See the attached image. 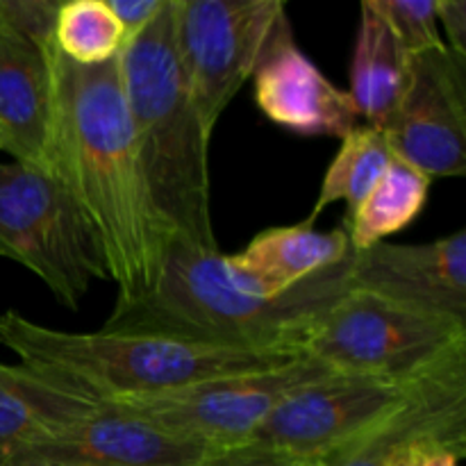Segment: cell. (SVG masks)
<instances>
[{"label": "cell", "instance_id": "cell-11", "mask_svg": "<svg viewBox=\"0 0 466 466\" xmlns=\"http://www.w3.org/2000/svg\"><path fill=\"white\" fill-rule=\"evenodd\" d=\"M350 289L466 321V230L431 244H382L353 250Z\"/></svg>", "mask_w": 466, "mask_h": 466}, {"label": "cell", "instance_id": "cell-19", "mask_svg": "<svg viewBox=\"0 0 466 466\" xmlns=\"http://www.w3.org/2000/svg\"><path fill=\"white\" fill-rule=\"evenodd\" d=\"M431 187L432 177L394 155L367 198L341 223L349 232L350 248L360 253L405 230L426 208Z\"/></svg>", "mask_w": 466, "mask_h": 466}, {"label": "cell", "instance_id": "cell-15", "mask_svg": "<svg viewBox=\"0 0 466 466\" xmlns=\"http://www.w3.org/2000/svg\"><path fill=\"white\" fill-rule=\"evenodd\" d=\"M53 80L48 53L0 25V150L50 173Z\"/></svg>", "mask_w": 466, "mask_h": 466}, {"label": "cell", "instance_id": "cell-25", "mask_svg": "<svg viewBox=\"0 0 466 466\" xmlns=\"http://www.w3.org/2000/svg\"><path fill=\"white\" fill-rule=\"evenodd\" d=\"M196 466H323V462L300 460L294 455L280 453V451L267 449V446L246 444L235 449L214 451L212 455Z\"/></svg>", "mask_w": 466, "mask_h": 466}, {"label": "cell", "instance_id": "cell-21", "mask_svg": "<svg viewBox=\"0 0 466 466\" xmlns=\"http://www.w3.org/2000/svg\"><path fill=\"white\" fill-rule=\"evenodd\" d=\"M126 36L107 0H68L55 21V50L77 66H100L121 57Z\"/></svg>", "mask_w": 466, "mask_h": 466}, {"label": "cell", "instance_id": "cell-6", "mask_svg": "<svg viewBox=\"0 0 466 466\" xmlns=\"http://www.w3.org/2000/svg\"><path fill=\"white\" fill-rule=\"evenodd\" d=\"M466 349V321L349 289L309 339L305 355L332 371L414 380Z\"/></svg>", "mask_w": 466, "mask_h": 466}, {"label": "cell", "instance_id": "cell-14", "mask_svg": "<svg viewBox=\"0 0 466 466\" xmlns=\"http://www.w3.org/2000/svg\"><path fill=\"white\" fill-rule=\"evenodd\" d=\"M421 435L466 444V349L419 376L408 399L323 466H385L403 441Z\"/></svg>", "mask_w": 466, "mask_h": 466}, {"label": "cell", "instance_id": "cell-27", "mask_svg": "<svg viewBox=\"0 0 466 466\" xmlns=\"http://www.w3.org/2000/svg\"><path fill=\"white\" fill-rule=\"evenodd\" d=\"M437 23L446 32V48L466 59V3L464 0H437Z\"/></svg>", "mask_w": 466, "mask_h": 466}, {"label": "cell", "instance_id": "cell-12", "mask_svg": "<svg viewBox=\"0 0 466 466\" xmlns=\"http://www.w3.org/2000/svg\"><path fill=\"white\" fill-rule=\"evenodd\" d=\"M253 80L259 112L287 132L344 139L360 126V114L349 91L332 85L330 77L299 48L289 21L273 35Z\"/></svg>", "mask_w": 466, "mask_h": 466}, {"label": "cell", "instance_id": "cell-13", "mask_svg": "<svg viewBox=\"0 0 466 466\" xmlns=\"http://www.w3.org/2000/svg\"><path fill=\"white\" fill-rule=\"evenodd\" d=\"M25 451L96 466H196L214 453L114 405H94Z\"/></svg>", "mask_w": 466, "mask_h": 466}, {"label": "cell", "instance_id": "cell-16", "mask_svg": "<svg viewBox=\"0 0 466 466\" xmlns=\"http://www.w3.org/2000/svg\"><path fill=\"white\" fill-rule=\"evenodd\" d=\"M353 255L344 226L317 230L314 223L268 228L244 250L226 255L228 267L259 294L280 299L309 278L346 262Z\"/></svg>", "mask_w": 466, "mask_h": 466}, {"label": "cell", "instance_id": "cell-1", "mask_svg": "<svg viewBox=\"0 0 466 466\" xmlns=\"http://www.w3.org/2000/svg\"><path fill=\"white\" fill-rule=\"evenodd\" d=\"M53 80L50 176L98 237L116 305L155 285L168 235L148 196L121 77V57L77 66L48 50Z\"/></svg>", "mask_w": 466, "mask_h": 466}, {"label": "cell", "instance_id": "cell-24", "mask_svg": "<svg viewBox=\"0 0 466 466\" xmlns=\"http://www.w3.org/2000/svg\"><path fill=\"white\" fill-rule=\"evenodd\" d=\"M466 444H458L446 437L421 435L403 441L390 455L385 466H462Z\"/></svg>", "mask_w": 466, "mask_h": 466}, {"label": "cell", "instance_id": "cell-23", "mask_svg": "<svg viewBox=\"0 0 466 466\" xmlns=\"http://www.w3.org/2000/svg\"><path fill=\"white\" fill-rule=\"evenodd\" d=\"M59 0H0V25L48 53L55 48Z\"/></svg>", "mask_w": 466, "mask_h": 466}, {"label": "cell", "instance_id": "cell-7", "mask_svg": "<svg viewBox=\"0 0 466 466\" xmlns=\"http://www.w3.org/2000/svg\"><path fill=\"white\" fill-rule=\"evenodd\" d=\"M285 21L280 0H176L177 59L209 135Z\"/></svg>", "mask_w": 466, "mask_h": 466}, {"label": "cell", "instance_id": "cell-9", "mask_svg": "<svg viewBox=\"0 0 466 466\" xmlns=\"http://www.w3.org/2000/svg\"><path fill=\"white\" fill-rule=\"evenodd\" d=\"M414 380L371 373H323L291 390L255 432L250 444L326 462L399 408L408 399Z\"/></svg>", "mask_w": 466, "mask_h": 466}, {"label": "cell", "instance_id": "cell-5", "mask_svg": "<svg viewBox=\"0 0 466 466\" xmlns=\"http://www.w3.org/2000/svg\"><path fill=\"white\" fill-rule=\"evenodd\" d=\"M0 258L35 273L68 309L109 280L98 237L62 182L16 162L0 164Z\"/></svg>", "mask_w": 466, "mask_h": 466}, {"label": "cell", "instance_id": "cell-3", "mask_svg": "<svg viewBox=\"0 0 466 466\" xmlns=\"http://www.w3.org/2000/svg\"><path fill=\"white\" fill-rule=\"evenodd\" d=\"M0 346L16 355L23 369L94 405L150 399L294 360L148 330H57L14 309L0 314Z\"/></svg>", "mask_w": 466, "mask_h": 466}, {"label": "cell", "instance_id": "cell-28", "mask_svg": "<svg viewBox=\"0 0 466 466\" xmlns=\"http://www.w3.org/2000/svg\"><path fill=\"white\" fill-rule=\"evenodd\" d=\"M0 466H96L85 462H73V460H59L50 458V455L35 453V451H18V453L9 455Z\"/></svg>", "mask_w": 466, "mask_h": 466}, {"label": "cell", "instance_id": "cell-18", "mask_svg": "<svg viewBox=\"0 0 466 466\" xmlns=\"http://www.w3.org/2000/svg\"><path fill=\"white\" fill-rule=\"evenodd\" d=\"M91 408L94 403L50 385L21 364H0V464Z\"/></svg>", "mask_w": 466, "mask_h": 466}, {"label": "cell", "instance_id": "cell-4", "mask_svg": "<svg viewBox=\"0 0 466 466\" xmlns=\"http://www.w3.org/2000/svg\"><path fill=\"white\" fill-rule=\"evenodd\" d=\"M121 77L137 155L168 239L218 250L212 223L209 144L176 46V0L123 48Z\"/></svg>", "mask_w": 466, "mask_h": 466}, {"label": "cell", "instance_id": "cell-20", "mask_svg": "<svg viewBox=\"0 0 466 466\" xmlns=\"http://www.w3.org/2000/svg\"><path fill=\"white\" fill-rule=\"evenodd\" d=\"M391 159H394V153H391L385 130L364 126V123L353 127L341 139L339 150L328 167L308 221L314 223L323 209L335 203H344L346 217H350L358 205L367 198L369 191L376 187Z\"/></svg>", "mask_w": 466, "mask_h": 466}, {"label": "cell", "instance_id": "cell-2", "mask_svg": "<svg viewBox=\"0 0 466 466\" xmlns=\"http://www.w3.org/2000/svg\"><path fill=\"white\" fill-rule=\"evenodd\" d=\"M350 262L353 255L280 299H271L239 280L221 250L168 241L148 294L135 303L114 305L103 328L162 332L299 358L332 305L350 289Z\"/></svg>", "mask_w": 466, "mask_h": 466}, {"label": "cell", "instance_id": "cell-10", "mask_svg": "<svg viewBox=\"0 0 466 466\" xmlns=\"http://www.w3.org/2000/svg\"><path fill=\"white\" fill-rule=\"evenodd\" d=\"M391 153L428 177L466 173V59L449 48L412 57L410 85L387 127Z\"/></svg>", "mask_w": 466, "mask_h": 466}, {"label": "cell", "instance_id": "cell-22", "mask_svg": "<svg viewBox=\"0 0 466 466\" xmlns=\"http://www.w3.org/2000/svg\"><path fill=\"white\" fill-rule=\"evenodd\" d=\"M435 3L437 0H369L408 57L446 48Z\"/></svg>", "mask_w": 466, "mask_h": 466}, {"label": "cell", "instance_id": "cell-8", "mask_svg": "<svg viewBox=\"0 0 466 466\" xmlns=\"http://www.w3.org/2000/svg\"><path fill=\"white\" fill-rule=\"evenodd\" d=\"M330 371L326 364L300 355L278 367L212 378L150 399L105 405L223 451L250 444L255 432L291 390Z\"/></svg>", "mask_w": 466, "mask_h": 466}, {"label": "cell", "instance_id": "cell-17", "mask_svg": "<svg viewBox=\"0 0 466 466\" xmlns=\"http://www.w3.org/2000/svg\"><path fill=\"white\" fill-rule=\"evenodd\" d=\"M412 57L405 55L376 9L360 5V27L350 59V100L360 123L387 130L410 85Z\"/></svg>", "mask_w": 466, "mask_h": 466}, {"label": "cell", "instance_id": "cell-26", "mask_svg": "<svg viewBox=\"0 0 466 466\" xmlns=\"http://www.w3.org/2000/svg\"><path fill=\"white\" fill-rule=\"evenodd\" d=\"M168 0H107L114 18L126 36V46L137 39L164 12Z\"/></svg>", "mask_w": 466, "mask_h": 466}]
</instances>
